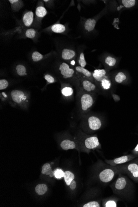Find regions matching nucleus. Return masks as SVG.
<instances>
[{
  "label": "nucleus",
  "mask_w": 138,
  "mask_h": 207,
  "mask_svg": "<svg viewBox=\"0 0 138 207\" xmlns=\"http://www.w3.org/2000/svg\"><path fill=\"white\" fill-rule=\"evenodd\" d=\"M12 101L21 107H26L28 102V96L21 90H12L11 93Z\"/></svg>",
  "instance_id": "1"
},
{
  "label": "nucleus",
  "mask_w": 138,
  "mask_h": 207,
  "mask_svg": "<svg viewBox=\"0 0 138 207\" xmlns=\"http://www.w3.org/2000/svg\"><path fill=\"white\" fill-rule=\"evenodd\" d=\"M94 99L92 95L89 93L83 94L80 98V104L81 109L83 111H87L92 107Z\"/></svg>",
  "instance_id": "2"
},
{
  "label": "nucleus",
  "mask_w": 138,
  "mask_h": 207,
  "mask_svg": "<svg viewBox=\"0 0 138 207\" xmlns=\"http://www.w3.org/2000/svg\"><path fill=\"white\" fill-rule=\"evenodd\" d=\"M60 73L64 79L72 78L76 73L74 69L72 68L67 63L63 62L59 67Z\"/></svg>",
  "instance_id": "3"
},
{
  "label": "nucleus",
  "mask_w": 138,
  "mask_h": 207,
  "mask_svg": "<svg viewBox=\"0 0 138 207\" xmlns=\"http://www.w3.org/2000/svg\"><path fill=\"white\" fill-rule=\"evenodd\" d=\"M74 70H75L76 74H77V76L78 78H82L90 80L93 83L94 82V80L93 77L92 73H91L87 69L85 68L84 67H81L80 66H77L75 67L74 68Z\"/></svg>",
  "instance_id": "4"
},
{
  "label": "nucleus",
  "mask_w": 138,
  "mask_h": 207,
  "mask_svg": "<svg viewBox=\"0 0 138 207\" xmlns=\"http://www.w3.org/2000/svg\"><path fill=\"white\" fill-rule=\"evenodd\" d=\"M79 80L80 86L86 92H94L97 90V86L90 80L82 78H79Z\"/></svg>",
  "instance_id": "5"
},
{
  "label": "nucleus",
  "mask_w": 138,
  "mask_h": 207,
  "mask_svg": "<svg viewBox=\"0 0 138 207\" xmlns=\"http://www.w3.org/2000/svg\"><path fill=\"white\" fill-rule=\"evenodd\" d=\"M114 175L113 171L111 169H106L102 171L99 174V178L103 182H109L113 178Z\"/></svg>",
  "instance_id": "6"
},
{
  "label": "nucleus",
  "mask_w": 138,
  "mask_h": 207,
  "mask_svg": "<svg viewBox=\"0 0 138 207\" xmlns=\"http://www.w3.org/2000/svg\"><path fill=\"white\" fill-rule=\"evenodd\" d=\"M126 172L131 177L135 180L138 181V164L132 163L129 164L126 167Z\"/></svg>",
  "instance_id": "7"
},
{
  "label": "nucleus",
  "mask_w": 138,
  "mask_h": 207,
  "mask_svg": "<svg viewBox=\"0 0 138 207\" xmlns=\"http://www.w3.org/2000/svg\"><path fill=\"white\" fill-rule=\"evenodd\" d=\"M89 127L92 130H97L101 127V121L98 117L91 116L88 119Z\"/></svg>",
  "instance_id": "8"
},
{
  "label": "nucleus",
  "mask_w": 138,
  "mask_h": 207,
  "mask_svg": "<svg viewBox=\"0 0 138 207\" xmlns=\"http://www.w3.org/2000/svg\"><path fill=\"white\" fill-rule=\"evenodd\" d=\"M93 77L95 81L100 83L102 80L108 77L107 72L104 69H97L92 73Z\"/></svg>",
  "instance_id": "9"
},
{
  "label": "nucleus",
  "mask_w": 138,
  "mask_h": 207,
  "mask_svg": "<svg viewBox=\"0 0 138 207\" xmlns=\"http://www.w3.org/2000/svg\"><path fill=\"white\" fill-rule=\"evenodd\" d=\"M86 148L89 149H95L99 146V140L96 136H91L86 139L84 141Z\"/></svg>",
  "instance_id": "10"
},
{
  "label": "nucleus",
  "mask_w": 138,
  "mask_h": 207,
  "mask_svg": "<svg viewBox=\"0 0 138 207\" xmlns=\"http://www.w3.org/2000/svg\"><path fill=\"white\" fill-rule=\"evenodd\" d=\"M76 55L75 52L73 50L64 48L62 51L61 58L64 61H70L74 58Z\"/></svg>",
  "instance_id": "11"
},
{
  "label": "nucleus",
  "mask_w": 138,
  "mask_h": 207,
  "mask_svg": "<svg viewBox=\"0 0 138 207\" xmlns=\"http://www.w3.org/2000/svg\"><path fill=\"white\" fill-rule=\"evenodd\" d=\"M33 20L34 13L32 11L26 12L23 16V21L25 26H30L32 24Z\"/></svg>",
  "instance_id": "12"
},
{
  "label": "nucleus",
  "mask_w": 138,
  "mask_h": 207,
  "mask_svg": "<svg viewBox=\"0 0 138 207\" xmlns=\"http://www.w3.org/2000/svg\"><path fill=\"white\" fill-rule=\"evenodd\" d=\"M61 146L64 150L73 149L76 147L75 143L74 141L69 140H65L62 141L61 143Z\"/></svg>",
  "instance_id": "13"
},
{
  "label": "nucleus",
  "mask_w": 138,
  "mask_h": 207,
  "mask_svg": "<svg viewBox=\"0 0 138 207\" xmlns=\"http://www.w3.org/2000/svg\"><path fill=\"white\" fill-rule=\"evenodd\" d=\"M127 184V182L126 179L124 177H120L116 181L115 184V188L117 190H121L125 188Z\"/></svg>",
  "instance_id": "14"
},
{
  "label": "nucleus",
  "mask_w": 138,
  "mask_h": 207,
  "mask_svg": "<svg viewBox=\"0 0 138 207\" xmlns=\"http://www.w3.org/2000/svg\"><path fill=\"white\" fill-rule=\"evenodd\" d=\"M41 173L43 175H49L50 177H53L54 176V172L53 171L49 163L45 164L42 166Z\"/></svg>",
  "instance_id": "15"
},
{
  "label": "nucleus",
  "mask_w": 138,
  "mask_h": 207,
  "mask_svg": "<svg viewBox=\"0 0 138 207\" xmlns=\"http://www.w3.org/2000/svg\"><path fill=\"white\" fill-rule=\"evenodd\" d=\"M96 24V21L95 19H88L84 24V28L87 31H92L94 29Z\"/></svg>",
  "instance_id": "16"
},
{
  "label": "nucleus",
  "mask_w": 138,
  "mask_h": 207,
  "mask_svg": "<svg viewBox=\"0 0 138 207\" xmlns=\"http://www.w3.org/2000/svg\"><path fill=\"white\" fill-rule=\"evenodd\" d=\"M134 157L131 156H124L114 159V162L116 164L124 163L133 159Z\"/></svg>",
  "instance_id": "17"
},
{
  "label": "nucleus",
  "mask_w": 138,
  "mask_h": 207,
  "mask_svg": "<svg viewBox=\"0 0 138 207\" xmlns=\"http://www.w3.org/2000/svg\"><path fill=\"white\" fill-rule=\"evenodd\" d=\"M73 89L71 87H64L61 89V94L63 97L69 98L72 97L73 94Z\"/></svg>",
  "instance_id": "18"
},
{
  "label": "nucleus",
  "mask_w": 138,
  "mask_h": 207,
  "mask_svg": "<svg viewBox=\"0 0 138 207\" xmlns=\"http://www.w3.org/2000/svg\"><path fill=\"white\" fill-rule=\"evenodd\" d=\"M48 190V187L45 184H39L36 186L35 192L38 195L45 194Z\"/></svg>",
  "instance_id": "19"
},
{
  "label": "nucleus",
  "mask_w": 138,
  "mask_h": 207,
  "mask_svg": "<svg viewBox=\"0 0 138 207\" xmlns=\"http://www.w3.org/2000/svg\"><path fill=\"white\" fill-rule=\"evenodd\" d=\"M64 181L67 186H69L71 182L74 178V174L69 171H66L64 172Z\"/></svg>",
  "instance_id": "20"
},
{
  "label": "nucleus",
  "mask_w": 138,
  "mask_h": 207,
  "mask_svg": "<svg viewBox=\"0 0 138 207\" xmlns=\"http://www.w3.org/2000/svg\"><path fill=\"white\" fill-rule=\"evenodd\" d=\"M100 84L101 88L106 90H109L111 87V82L108 77L103 79Z\"/></svg>",
  "instance_id": "21"
},
{
  "label": "nucleus",
  "mask_w": 138,
  "mask_h": 207,
  "mask_svg": "<svg viewBox=\"0 0 138 207\" xmlns=\"http://www.w3.org/2000/svg\"><path fill=\"white\" fill-rule=\"evenodd\" d=\"M65 29H66V28L64 25L60 24L54 25L51 27L52 31L56 33H61L64 32Z\"/></svg>",
  "instance_id": "22"
},
{
  "label": "nucleus",
  "mask_w": 138,
  "mask_h": 207,
  "mask_svg": "<svg viewBox=\"0 0 138 207\" xmlns=\"http://www.w3.org/2000/svg\"><path fill=\"white\" fill-rule=\"evenodd\" d=\"M17 74L20 76H24L27 74V70L25 67L22 64H19L16 67Z\"/></svg>",
  "instance_id": "23"
},
{
  "label": "nucleus",
  "mask_w": 138,
  "mask_h": 207,
  "mask_svg": "<svg viewBox=\"0 0 138 207\" xmlns=\"http://www.w3.org/2000/svg\"><path fill=\"white\" fill-rule=\"evenodd\" d=\"M47 14L46 9L43 6H39L37 8L36 10V15L39 18H44Z\"/></svg>",
  "instance_id": "24"
},
{
  "label": "nucleus",
  "mask_w": 138,
  "mask_h": 207,
  "mask_svg": "<svg viewBox=\"0 0 138 207\" xmlns=\"http://www.w3.org/2000/svg\"><path fill=\"white\" fill-rule=\"evenodd\" d=\"M126 79V76L123 72H119L115 76V81L117 83H122Z\"/></svg>",
  "instance_id": "25"
},
{
  "label": "nucleus",
  "mask_w": 138,
  "mask_h": 207,
  "mask_svg": "<svg viewBox=\"0 0 138 207\" xmlns=\"http://www.w3.org/2000/svg\"><path fill=\"white\" fill-rule=\"evenodd\" d=\"M105 62L106 64L110 67H114L116 64V60L112 56H108L105 60Z\"/></svg>",
  "instance_id": "26"
},
{
  "label": "nucleus",
  "mask_w": 138,
  "mask_h": 207,
  "mask_svg": "<svg viewBox=\"0 0 138 207\" xmlns=\"http://www.w3.org/2000/svg\"><path fill=\"white\" fill-rule=\"evenodd\" d=\"M32 59L34 62H37L40 61L43 59V56L38 51H34L32 54Z\"/></svg>",
  "instance_id": "27"
},
{
  "label": "nucleus",
  "mask_w": 138,
  "mask_h": 207,
  "mask_svg": "<svg viewBox=\"0 0 138 207\" xmlns=\"http://www.w3.org/2000/svg\"><path fill=\"white\" fill-rule=\"evenodd\" d=\"M78 63L79 65L82 67H85L87 65V62L85 59L84 54L83 53H81L80 54V58L78 59Z\"/></svg>",
  "instance_id": "28"
},
{
  "label": "nucleus",
  "mask_w": 138,
  "mask_h": 207,
  "mask_svg": "<svg viewBox=\"0 0 138 207\" xmlns=\"http://www.w3.org/2000/svg\"><path fill=\"white\" fill-rule=\"evenodd\" d=\"M122 3L125 8H130L135 5L136 1L135 0H123Z\"/></svg>",
  "instance_id": "29"
},
{
  "label": "nucleus",
  "mask_w": 138,
  "mask_h": 207,
  "mask_svg": "<svg viewBox=\"0 0 138 207\" xmlns=\"http://www.w3.org/2000/svg\"><path fill=\"white\" fill-rule=\"evenodd\" d=\"M36 32L33 29H28L26 31L25 35L28 38H32L35 37Z\"/></svg>",
  "instance_id": "30"
},
{
  "label": "nucleus",
  "mask_w": 138,
  "mask_h": 207,
  "mask_svg": "<svg viewBox=\"0 0 138 207\" xmlns=\"http://www.w3.org/2000/svg\"><path fill=\"white\" fill-rule=\"evenodd\" d=\"M9 83L7 80L5 79L0 80V90H3L7 88Z\"/></svg>",
  "instance_id": "31"
},
{
  "label": "nucleus",
  "mask_w": 138,
  "mask_h": 207,
  "mask_svg": "<svg viewBox=\"0 0 138 207\" xmlns=\"http://www.w3.org/2000/svg\"><path fill=\"white\" fill-rule=\"evenodd\" d=\"M64 172L62 169H57L54 171V176L55 178L60 179L64 177Z\"/></svg>",
  "instance_id": "32"
},
{
  "label": "nucleus",
  "mask_w": 138,
  "mask_h": 207,
  "mask_svg": "<svg viewBox=\"0 0 138 207\" xmlns=\"http://www.w3.org/2000/svg\"><path fill=\"white\" fill-rule=\"evenodd\" d=\"M83 207H99L100 205L97 201H91L86 203L83 205Z\"/></svg>",
  "instance_id": "33"
},
{
  "label": "nucleus",
  "mask_w": 138,
  "mask_h": 207,
  "mask_svg": "<svg viewBox=\"0 0 138 207\" xmlns=\"http://www.w3.org/2000/svg\"><path fill=\"white\" fill-rule=\"evenodd\" d=\"M44 79L47 81L48 83L52 84L55 82L54 78L50 74H46L44 76Z\"/></svg>",
  "instance_id": "34"
},
{
  "label": "nucleus",
  "mask_w": 138,
  "mask_h": 207,
  "mask_svg": "<svg viewBox=\"0 0 138 207\" xmlns=\"http://www.w3.org/2000/svg\"><path fill=\"white\" fill-rule=\"evenodd\" d=\"M106 207H117V204H116V202L113 200H110L107 201L106 204Z\"/></svg>",
  "instance_id": "35"
},
{
  "label": "nucleus",
  "mask_w": 138,
  "mask_h": 207,
  "mask_svg": "<svg viewBox=\"0 0 138 207\" xmlns=\"http://www.w3.org/2000/svg\"><path fill=\"white\" fill-rule=\"evenodd\" d=\"M69 186H70V188H71V189H75L76 187V183L75 181L74 180H73L71 182Z\"/></svg>",
  "instance_id": "36"
},
{
  "label": "nucleus",
  "mask_w": 138,
  "mask_h": 207,
  "mask_svg": "<svg viewBox=\"0 0 138 207\" xmlns=\"http://www.w3.org/2000/svg\"><path fill=\"white\" fill-rule=\"evenodd\" d=\"M113 98H114L115 101H119L120 100L119 97L118 96L116 95L113 94Z\"/></svg>",
  "instance_id": "37"
},
{
  "label": "nucleus",
  "mask_w": 138,
  "mask_h": 207,
  "mask_svg": "<svg viewBox=\"0 0 138 207\" xmlns=\"http://www.w3.org/2000/svg\"><path fill=\"white\" fill-rule=\"evenodd\" d=\"M133 151H134V152L135 153V154H138V144L137 145L135 149H134V150H133Z\"/></svg>",
  "instance_id": "38"
},
{
  "label": "nucleus",
  "mask_w": 138,
  "mask_h": 207,
  "mask_svg": "<svg viewBox=\"0 0 138 207\" xmlns=\"http://www.w3.org/2000/svg\"><path fill=\"white\" fill-rule=\"evenodd\" d=\"M9 2L11 3V4H14L15 3H18L19 2V1H17V0H10Z\"/></svg>",
  "instance_id": "39"
}]
</instances>
